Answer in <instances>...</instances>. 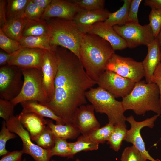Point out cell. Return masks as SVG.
Listing matches in <instances>:
<instances>
[{
	"instance_id": "obj_46",
	"label": "cell",
	"mask_w": 161,
	"mask_h": 161,
	"mask_svg": "<svg viewBox=\"0 0 161 161\" xmlns=\"http://www.w3.org/2000/svg\"><path fill=\"white\" fill-rule=\"evenodd\" d=\"M32 0L39 7L44 10L49 6L52 1V0Z\"/></svg>"
},
{
	"instance_id": "obj_5",
	"label": "cell",
	"mask_w": 161,
	"mask_h": 161,
	"mask_svg": "<svg viewBox=\"0 0 161 161\" xmlns=\"http://www.w3.org/2000/svg\"><path fill=\"white\" fill-rule=\"evenodd\" d=\"M85 95L96 112L107 115L109 123L115 125L126 122L125 111L122 101L117 100L108 92L99 87H92L86 92Z\"/></svg>"
},
{
	"instance_id": "obj_44",
	"label": "cell",
	"mask_w": 161,
	"mask_h": 161,
	"mask_svg": "<svg viewBox=\"0 0 161 161\" xmlns=\"http://www.w3.org/2000/svg\"><path fill=\"white\" fill-rule=\"evenodd\" d=\"M20 50L12 54H9L3 50H1L0 51V66L7 65L8 63L10 60Z\"/></svg>"
},
{
	"instance_id": "obj_20",
	"label": "cell",
	"mask_w": 161,
	"mask_h": 161,
	"mask_svg": "<svg viewBox=\"0 0 161 161\" xmlns=\"http://www.w3.org/2000/svg\"><path fill=\"white\" fill-rule=\"evenodd\" d=\"M147 47V53L142 63L145 72V81L147 83H151L154 72L161 62V47L157 38Z\"/></svg>"
},
{
	"instance_id": "obj_43",
	"label": "cell",
	"mask_w": 161,
	"mask_h": 161,
	"mask_svg": "<svg viewBox=\"0 0 161 161\" xmlns=\"http://www.w3.org/2000/svg\"><path fill=\"white\" fill-rule=\"evenodd\" d=\"M6 1L0 0V28H1L6 24Z\"/></svg>"
},
{
	"instance_id": "obj_13",
	"label": "cell",
	"mask_w": 161,
	"mask_h": 161,
	"mask_svg": "<svg viewBox=\"0 0 161 161\" xmlns=\"http://www.w3.org/2000/svg\"><path fill=\"white\" fill-rule=\"evenodd\" d=\"M94 111L92 104L81 105L75 111L72 124L79 129L82 135H89L100 128V123L95 117Z\"/></svg>"
},
{
	"instance_id": "obj_41",
	"label": "cell",
	"mask_w": 161,
	"mask_h": 161,
	"mask_svg": "<svg viewBox=\"0 0 161 161\" xmlns=\"http://www.w3.org/2000/svg\"><path fill=\"white\" fill-rule=\"evenodd\" d=\"M24 154L22 150L9 152L3 156L0 161H22L21 157Z\"/></svg>"
},
{
	"instance_id": "obj_37",
	"label": "cell",
	"mask_w": 161,
	"mask_h": 161,
	"mask_svg": "<svg viewBox=\"0 0 161 161\" xmlns=\"http://www.w3.org/2000/svg\"><path fill=\"white\" fill-rule=\"evenodd\" d=\"M0 132V156H3L9 151L6 148L7 141L9 140L15 138L16 136L14 133L10 131L6 126L5 120L2 122Z\"/></svg>"
},
{
	"instance_id": "obj_34",
	"label": "cell",
	"mask_w": 161,
	"mask_h": 161,
	"mask_svg": "<svg viewBox=\"0 0 161 161\" xmlns=\"http://www.w3.org/2000/svg\"><path fill=\"white\" fill-rule=\"evenodd\" d=\"M149 24L156 38L161 30V10L151 9L149 15Z\"/></svg>"
},
{
	"instance_id": "obj_24",
	"label": "cell",
	"mask_w": 161,
	"mask_h": 161,
	"mask_svg": "<svg viewBox=\"0 0 161 161\" xmlns=\"http://www.w3.org/2000/svg\"><path fill=\"white\" fill-rule=\"evenodd\" d=\"M70 152L68 158H73L75 155L81 151L96 150L99 143L92 140L88 135H82L75 142H69Z\"/></svg>"
},
{
	"instance_id": "obj_27",
	"label": "cell",
	"mask_w": 161,
	"mask_h": 161,
	"mask_svg": "<svg viewBox=\"0 0 161 161\" xmlns=\"http://www.w3.org/2000/svg\"><path fill=\"white\" fill-rule=\"evenodd\" d=\"M123 4L118 10L110 13L107 19L104 22L113 27L116 25H122L127 23L129 9L131 0H123Z\"/></svg>"
},
{
	"instance_id": "obj_47",
	"label": "cell",
	"mask_w": 161,
	"mask_h": 161,
	"mask_svg": "<svg viewBox=\"0 0 161 161\" xmlns=\"http://www.w3.org/2000/svg\"><path fill=\"white\" fill-rule=\"evenodd\" d=\"M157 38V39L161 47V30Z\"/></svg>"
},
{
	"instance_id": "obj_29",
	"label": "cell",
	"mask_w": 161,
	"mask_h": 161,
	"mask_svg": "<svg viewBox=\"0 0 161 161\" xmlns=\"http://www.w3.org/2000/svg\"><path fill=\"white\" fill-rule=\"evenodd\" d=\"M6 16L8 19L24 17V14L29 0L7 1Z\"/></svg>"
},
{
	"instance_id": "obj_33",
	"label": "cell",
	"mask_w": 161,
	"mask_h": 161,
	"mask_svg": "<svg viewBox=\"0 0 161 161\" xmlns=\"http://www.w3.org/2000/svg\"><path fill=\"white\" fill-rule=\"evenodd\" d=\"M66 140L56 137L55 145L51 149L52 156L56 155L68 157L70 153V148L69 143Z\"/></svg>"
},
{
	"instance_id": "obj_3",
	"label": "cell",
	"mask_w": 161,
	"mask_h": 161,
	"mask_svg": "<svg viewBox=\"0 0 161 161\" xmlns=\"http://www.w3.org/2000/svg\"><path fill=\"white\" fill-rule=\"evenodd\" d=\"M160 92L158 86L153 83L140 80L136 83L133 89L122 101L125 111L132 110L136 114H144L151 111L161 114Z\"/></svg>"
},
{
	"instance_id": "obj_30",
	"label": "cell",
	"mask_w": 161,
	"mask_h": 161,
	"mask_svg": "<svg viewBox=\"0 0 161 161\" xmlns=\"http://www.w3.org/2000/svg\"><path fill=\"white\" fill-rule=\"evenodd\" d=\"M114 127V125L109 123L103 126L96 129L88 136L98 143H103L109 140Z\"/></svg>"
},
{
	"instance_id": "obj_7",
	"label": "cell",
	"mask_w": 161,
	"mask_h": 161,
	"mask_svg": "<svg viewBox=\"0 0 161 161\" xmlns=\"http://www.w3.org/2000/svg\"><path fill=\"white\" fill-rule=\"evenodd\" d=\"M5 122L10 131L17 134L21 139L24 154L30 155L35 161H49L52 157L51 149H44L32 142L29 132L20 122L18 115L13 116Z\"/></svg>"
},
{
	"instance_id": "obj_8",
	"label": "cell",
	"mask_w": 161,
	"mask_h": 161,
	"mask_svg": "<svg viewBox=\"0 0 161 161\" xmlns=\"http://www.w3.org/2000/svg\"><path fill=\"white\" fill-rule=\"evenodd\" d=\"M113 27L125 40L129 48H134L141 45L147 46L155 38L149 24L142 25L139 23L130 22Z\"/></svg>"
},
{
	"instance_id": "obj_28",
	"label": "cell",
	"mask_w": 161,
	"mask_h": 161,
	"mask_svg": "<svg viewBox=\"0 0 161 161\" xmlns=\"http://www.w3.org/2000/svg\"><path fill=\"white\" fill-rule=\"evenodd\" d=\"M127 130L125 122L114 125L113 132L107 141L110 148L116 152L119 150Z\"/></svg>"
},
{
	"instance_id": "obj_38",
	"label": "cell",
	"mask_w": 161,
	"mask_h": 161,
	"mask_svg": "<svg viewBox=\"0 0 161 161\" xmlns=\"http://www.w3.org/2000/svg\"><path fill=\"white\" fill-rule=\"evenodd\" d=\"M72 1L81 10H92L104 9V0H74Z\"/></svg>"
},
{
	"instance_id": "obj_10",
	"label": "cell",
	"mask_w": 161,
	"mask_h": 161,
	"mask_svg": "<svg viewBox=\"0 0 161 161\" xmlns=\"http://www.w3.org/2000/svg\"><path fill=\"white\" fill-rule=\"evenodd\" d=\"M106 70L114 72L136 83L145 76L142 62L130 57H124L114 53L109 60Z\"/></svg>"
},
{
	"instance_id": "obj_31",
	"label": "cell",
	"mask_w": 161,
	"mask_h": 161,
	"mask_svg": "<svg viewBox=\"0 0 161 161\" xmlns=\"http://www.w3.org/2000/svg\"><path fill=\"white\" fill-rule=\"evenodd\" d=\"M55 138L51 129L47 126L35 142L44 149H51L55 145Z\"/></svg>"
},
{
	"instance_id": "obj_23",
	"label": "cell",
	"mask_w": 161,
	"mask_h": 161,
	"mask_svg": "<svg viewBox=\"0 0 161 161\" xmlns=\"http://www.w3.org/2000/svg\"><path fill=\"white\" fill-rule=\"evenodd\" d=\"M27 22L25 17L8 19L5 25L1 29L7 36L19 42L23 37Z\"/></svg>"
},
{
	"instance_id": "obj_15",
	"label": "cell",
	"mask_w": 161,
	"mask_h": 161,
	"mask_svg": "<svg viewBox=\"0 0 161 161\" xmlns=\"http://www.w3.org/2000/svg\"><path fill=\"white\" fill-rule=\"evenodd\" d=\"M82 10L72 0H52L41 18L46 21L54 18L73 20Z\"/></svg>"
},
{
	"instance_id": "obj_51",
	"label": "cell",
	"mask_w": 161,
	"mask_h": 161,
	"mask_svg": "<svg viewBox=\"0 0 161 161\" xmlns=\"http://www.w3.org/2000/svg\"><path fill=\"white\" fill-rule=\"evenodd\" d=\"M51 161H57L55 160H52Z\"/></svg>"
},
{
	"instance_id": "obj_19",
	"label": "cell",
	"mask_w": 161,
	"mask_h": 161,
	"mask_svg": "<svg viewBox=\"0 0 161 161\" xmlns=\"http://www.w3.org/2000/svg\"><path fill=\"white\" fill-rule=\"evenodd\" d=\"M18 117L23 127L29 132L31 139L34 141L47 126L46 120L35 113L21 112Z\"/></svg>"
},
{
	"instance_id": "obj_18",
	"label": "cell",
	"mask_w": 161,
	"mask_h": 161,
	"mask_svg": "<svg viewBox=\"0 0 161 161\" xmlns=\"http://www.w3.org/2000/svg\"><path fill=\"white\" fill-rule=\"evenodd\" d=\"M110 13L104 9L92 10H82L77 14L73 21L81 31L86 33L94 24L106 20Z\"/></svg>"
},
{
	"instance_id": "obj_26",
	"label": "cell",
	"mask_w": 161,
	"mask_h": 161,
	"mask_svg": "<svg viewBox=\"0 0 161 161\" xmlns=\"http://www.w3.org/2000/svg\"><path fill=\"white\" fill-rule=\"evenodd\" d=\"M49 35V28L47 21L43 19L38 21L27 20V23L23 32V37Z\"/></svg>"
},
{
	"instance_id": "obj_6",
	"label": "cell",
	"mask_w": 161,
	"mask_h": 161,
	"mask_svg": "<svg viewBox=\"0 0 161 161\" xmlns=\"http://www.w3.org/2000/svg\"><path fill=\"white\" fill-rule=\"evenodd\" d=\"M23 85L19 95L10 101L14 106L25 101L34 100L44 104L49 99L44 88L41 69L31 68L21 70Z\"/></svg>"
},
{
	"instance_id": "obj_12",
	"label": "cell",
	"mask_w": 161,
	"mask_h": 161,
	"mask_svg": "<svg viewBox=\"0 0 161 161\" xmlns=\"http://www.w3.org/2000/svg\"><path fill=\"white\" fill-rule=\"evenodd\" d=\"M136 83L108 70L99 78L97 84L111 94L115 98L125 97L132 91Z\"/></svg>"
},
{
	"instance_id": "obj_49",
	"label": "cell",
	"mask_w": 161,
	"mask_h": 161,
	"mask_svg": "<svg viewBox=\"0 0 161 161\" xmlns=\"http://www.w3.org/2000/svg\"><path fill=\"white\" fill-rule=\"evenodd\" d=\"M22 161H27V160H26L25 159H24Z\"/></svg>"
},
{
	"instance_id": "obj_2",
	"label": "cell",
	"mask_w": 161,
	"mask_h": 161,
	"mask_svg": "<svg viewBox=\"0 0 161 161\" xmlns=\"http://www.w3.org/2000/svg\"><path fill=\"white\" fill-rule=\"evenodd\" d=\"M114 53L108 41L97 35L86 33L81 41L79 59L87 74L97 83Z\"/></svg>"
},
{
	"instance_id": "obj_4",
	"label": "cell",
	"mask_w": 161,
	"mask_h": 161,
	"mask_svg": "<svg viewBox=\"0 0 161 161\" xmlns=\"http://www.w3.org/2000/svg\"><path fill=\"white\" fill-rule=\"evenodd\" d=\"M47 21L51 46L54 48L60 46L66 49L79 58L80 46L85 33L80 30L73 20L54 18Z\"/></svg>"
},
{
	"instance_id": "obj_1",
	"label": "cell",
	"mask_w": 161,
	"mask_h": 161,
	"mask_svg": "<svg viewBox=\"0 0 161 161\" xmlns=\"http://www.w3.org/2000/svg\"><path fill=\"white\" fill-rule=\"evenodd\" d=\"M58 62L52 99L43 104L51 109L65 124H71L76 109L87 103L86 92L95 84L86 73L78 56L68 49L57 47Z\"/></svg>"
},
{
	"instance_id": "obj_11",
	"label": "cell",
	"mask_w": 161,
	"mask_h": 161,
	"mask_svg": "<svg viewBox=\"0 0 161 161\" xmlns=\"http://www.w3.org/2000/svg\"><path fill=\"white\" fill-rule=\"evenodd\" d=\"M160 115L156 114L152 117L141 121L136 120L132 115L126 117V121L131 125L129 129L127 130L124 140L131 143L141 152L147 160L151 161H160L152 157L146 150L145 144L141 136L140 131L144 127L153 128L154 123Z\"/></svg>"
},
{
	"instance_id": "obj_32",
	"label": "cell",
	"mask_w": 161,
	"mask_h": 161,
	"mask_svg": "<svg viewBox=\"0 0 161 161\" xmlns=\"http://www.w3.org/2000/svg\"><path fill=\"white\" fill-rule=\"evenodd\" d=\"M0 47L9 54H12L24 48L19 42L7 36L0 28Z\"/></svg>"
},
{
	"instance_id": "obj_36",
	"label": "cell",
	"mask_w": 161,
	"mask_h": 161,
	"mask_svg": "<svg viewBox=\"0 0 161 161\" xmlns=\"http://www.w3.org/2000/svg\"><path fill=\"white\" fill-rule=\"evenodd\" d=\"M141 152L134 145L126 147L121 154V161H147Z\"/></svg>"
},
{
	"instance_id": "obj_25",
	"label": "cell",
	"mask_w": 161,
	"mask_h": 161,
	"mask_svg": "<svg viewBox=\"0 0 161 161\" xmlns=\"http://www.w3.org/2000/svg\"><path fill=\"white\" fill-rule=\"evenodd\" d=\"M19 42L24 48H38L50 52H55L56 49L50 45V35L23 37Z\"/></svg>"
},
{
	"instance_id": "obj_48",
	"label": "cell",
	"mask_w": 161,
	"mask_h": 161,
	"mask_svg": "<svg viewBox=\"0 0 161 161\" xmlns=\"http://www.w3.org/2000/svg\"><path fill=\"white\" fill-rule=\"evenodd\" d=\"M76 161H81L79 159L77 158L76 160Z\"/></svg>"
},
{
	"instance_id": "obj_35",
	"label": "cell",
	"mask_w": 161,
	"mask_h": 161,
	"mask_svg": "<svg viewBox=\"0 0 161 161\" xmlns=\"http://www.w3.org/2000/svg\"><path fill=\"white\" fill-rule=\"evenodd\" d=\"M44 10L39 7L32 0H29L26 7L24 17L30 21H38L41 18Z\"/></svg>"
},
{
	"instance_id": "obj_9",
	"label": "cell",
	"mask_w": 161,
	"mask_h": 161,
	"mask_svg": "<svg viewBox=\"0 0 161 161\" xmlns=\"http://www.w3.org/2000/svg\"><path fill=\"white\" fill-rule=\"evenodd\" d=\"M24 78L22 70L7 65L0 68V98L11 101L16 97L22 89Z\"/></svg>"
},
{
	"instance_id": "obj_50",
	"label": "cell",
	"mask_w": 161,
	"mask_h": 161,
	"mask_svg": "<svg viewBox=\"0 0 161 161\" xmlns=\"http://www.w3.org/2000/svg\"><path fill=\"white\" fill-rule=\"evenodd\" d=\"M160 53H161V47L160 48Z\"/></svg>"
},
{
	"instance_id": "obj_45",
	"label": "cell",
	"mask_w": 161,
	"mask_h": 161,
	"mask_svg": "<svg viewBox=\"0 0 161 161\" xmlns=\"http://www.w3.org/2000/svg\"><path fill=\"white\" fill-rule=\"evenodd\" d=\"M144 4L151 9L161 10V0H145Z\"/></svg>"
},
{
	"instance_id": "obj_40",
	"label": "cell",
	"mask_w": 161,
	"mask_h": 161,
	"mask_svg": "<svg viewBox=\"0 0 161 161\" xmlns=\"http://www.w3.org/2000/svg\"><path fill=\"white\" fill-rule=\"evenodd\" d=\"M142 1V0H131L129 9L127 23H139L138 12Z\"/></svg>"
},
{
	"instance_id": "obj_22",
	"label": "cell",
	"mask_w": 161,
	"mask_h": 161,
	"mask_svg": "<svg viewBox=\"0 0 161 161\" xmlns=\"http://www.w3.org/2000/svg\"><path fill=\"white\" fill-rule=\"evenodd\" d=\"M46 120L47 125L52 130L56 137L65 139H75L81 133L79 129L73 124H55L49 119Z\"/></svg>"
},
{
	"instance_id": "obj_42",
	"label": "cell",
	"mask_w": 161,
	"mask_h": 161,
	"mask_svg": "<svg viewBox=\"0 0 161 161\" xmlns=\"http://www.w3.org/2000/svg\"><path fill=\"white\" fill-rule=\"evenodd\" d=\"M151 82L155 84L158 87L160 92V103L161 106V62L156 67L153 73Z\"/></svg>"
},
{
	"instance_id": "obj_17",
	"label": "cell",
	"mask_w": 161,
	"mask_h": 161,
	"mask_svg": "<svg viewBox=\"0 0 161 161\" xmlns=\"http://www.w3.org/2000/svg\"><path fill=\"white\" fill-rule=\"evenodd\" d=\"M86 33L95 34L101 37L109 42L115 51L122 50L128 47L125 40L115 31L113 27L104 21L94 24Z\"/></svg>"
},
{
	"instance_id": "obj_39",
	"label": "cell",
	"mask_w": 161,
	"mask_h": 161,
	"mask_svg": "<svg viewBox=\"0 0 161 161\" xmlns=\"http://www.w3.org/2000/svg\"><path fill=\"white\" fill-rule=\"evenodd\" d=\"M15 106L10 101L0 99V117L5 121L14 115Z\"/></svg>"
},
{
	"instance_id": "obj_21",
	"label": "cell",
	"mask_w": 161,
	"mask_h": 161,
	"mask_svg": "<svg viewBox=\"0 0 161 161\" xmlns=\"http://www.w3.org/2000/svg\"><path fill=\"white\" fill-rule=\"evenodd\" d=\"M20 103L22 108L23 112H34L44 117H48L55 120L56 124H65L63 120L49 108L37 101L28 100Z\"/></svg>"
},
{
	"instance_id": "obj_14",
	"label": "cell",
	"mask_w": 161,
	"mask_h": 161,
	"mask_svg": "<svg viewBox=\"0 0 161 161\" xmlns=\"http://www.w3.org/2000/svg\"><path fill=\"white\" fill-rule=\"evenodd\" d=\"M47 51L38 48H24L10 60L7 65L16 66L21 70L31 68L41 69L43 56Z\"/></svg>"
},
{
	"instance_id": "obj_16",
	"label": "cell",
	"mask_w": 161,
	"mask_h": 161,
	"mask_svg": "<svg viewBox=\"0 0 161 161\" xmlns=\"http://www.w3.org/2000/svg\"><path fill=\"white\" fill-rule=\"evenodd\" d=\"M58 65V58L55 51H47L43 56L41 70L44 88L49 101L52 98L54 94L55 80Z\"/></svg>"
}]
</instances>
